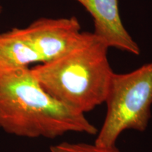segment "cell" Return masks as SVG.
I'll use <instances>...</instances> for the list:
<instances>
[{"label":"cell","instance_id":"cell-1","mask_svg":"<svg viewBox=\"0 0 152 152\" xmlns=\"http://www.w3.org/2000/svg\"><path fill=\"white\" fill-rule=\"evenodd\" d=\"M0 128L15 136L53 139L68 132L96 134L85 113L43 89L29 67L0 68Z\"/></svg>","mask_w":152,"mask_h":152},{"label":"cell","instance_id":"cell-2","mask_svg":"<svg viewBox=\"0 0 152 152\" xmlns=\"http://www.w3.org/2000/svg\"><path fill=\"white\" fill-rule=\"evenodd\" d=\"M108 49L89 33L77 47L32 68V73L51 96L85 114L105 102L114 73Z\"/></svg>","mask_w":152,"mask_h":152},{"label":"cell","instance_id":"cell-3","mask_svg":"<svg viewBox=\"0 0 152 152\" xmlns=\"http://www.w3.org/2000/svg\"><path fill=\"white\" fill-rule=\"evenodd\" d=\"M104 103L105 119L95 144L114 146L125 131L146 130L151 118L152 62L129 73H113Z\"/></svg>","mask_w":152,"mask_h":152},{"label":"cell","instance_id":"cell-4","mask_svg":"<svg viewBox=\"0 0 152 152\" xmlns=\"http://www.w3.org/2000/svg\"><path fill=\"white\" fill-rule=\"evenodd\" d=\"M24 30L40 57L41 64L69 52L80 45L89 34L81 32L79 21L74 16L38 19Z\"/></svg>","mask_w":152,"mask_h":152},{"label":"cell","instance_id":"cell-5","mask_svg":"<svg viewBox=\"0 0 152 152\" xmlns=\"http://www.w3.org/2000/svg\"><path fill=\"white\" fill-rule=\"evenodd\" d=\"M86 9L94 19L93 34L108 48L140 55L138 45L123 26L118 0H76Z\"/></svg>","mask_w":152,"mask_h":152},{"label":"cell","instance_id":"cell-6","mask_svg":"<svg viewBox=\"0 0 152 152\" xmlns=\"http://www.w3.org/2000/svg\"><path fill=\"white\" fill-rule=\"evenodd\" d=\"M35 63L41 64V58L24 28H14L0 33V68L29 67Z\"/></svg>","mask_w":152,"mask_h":152},{"label":"cell","instance_id":"cell-7","mask_svg":"<svg viewBox=\"0 0 152 152\" xmlns=\"http://www.w3.org/2000/svg\"><path fill=\"white\" fill-rule=\"evenodd\" d=\"M51 152H121L114 146H102L96 144L62 142L50 147Z\"/></svg>","mask_w":152,"mask_h":152},{"label":"cell","instance_id":"cell-8","mask_svg":"<svg viewBox=\"0 0 152 152\" xmlns=\"http://www.w3.org/2000/svg\"><path fill=\"white\" fill-rule=\"evenodd\" d=\"M1 11H2V7H1V6H0V13L1 12Z\"/></svg>","mask_w":152,"mask_h":152}]
</instances>
